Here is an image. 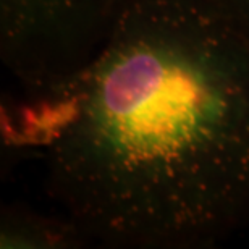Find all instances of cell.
Masks as SVG:
<instances>
[{
	"label": "cell",
	"instance_id": "obj_1",
	"mask_svg": "<svg viewBox=\"0 0 249 249\" xmlns=\"http://www.w3.org/2000/svg\"><path fill=\"white\" fill-rule=\"evenodd\" d=\"M37 101L47 193L79 240L199 249L249 222V29L218 0H124Z\"/></svg>",
	"mask_w": 249,
	"mask_h": 249
},
{
	"label": "cell",
	"instance_id": "obj_2",
	"mask_svg": "<svg viewBox=\"0 0 249 249\" xmlns=\"http://www.w3.org/2000/svg\"><path fill=\"white\" fill-rule=\"evenodd\" d=\"M124 0H0V57L34 96L88 60Z\"/></svg>",
	"mask_w": 249,
	"mask_h": 249
},
{
	"label": "cell",
	"instance_id": "obj_3",
	"mask_svg": "<svg viewBox=\"0 0 249 249\" xmlns=\"http://www.w3.org/2000/svg\"><path fill=\"white\" fill-rule=\"evenodd\" d=\"M243 26L249 29V0H218Z\"/></svg>",
	"mask_w": 249,
	"mask_h": 249
}]
</instances>
